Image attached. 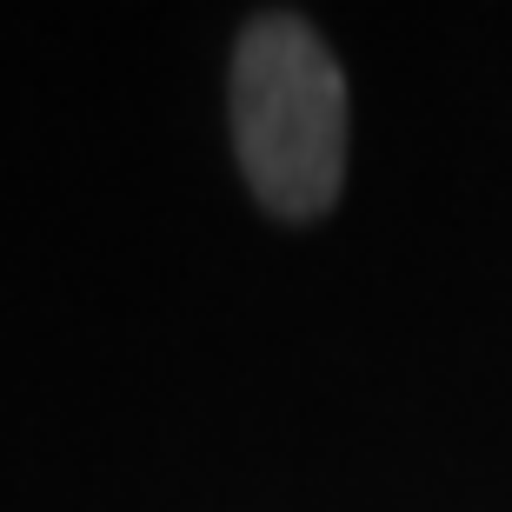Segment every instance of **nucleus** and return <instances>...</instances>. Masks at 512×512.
<instances>
[{
	"mask_svg": "<svg viewBox=\"0 0 512 512\" xmlns=\"http://www.w3.org/2000/svg\"><path fill=\"white\" fill-rule=\"evenodd\" d=\"M233 160L280 220H320L346 180V74L320 27L260 14L233 40Z\"/></svg>",
	"mask_w": 512,
	"mask_h": 512,
	"instance_id": "nucleus-1",
	"label": "nucleus"
}]
</instances>
